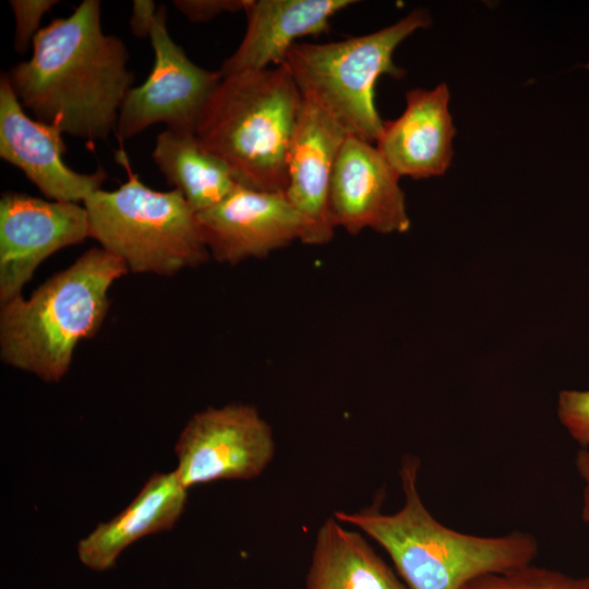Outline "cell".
Masks as SVG:
<instances>
[{
    "label": "cell",
    "mask_w": 589,
    "mask_h": 589,
    "mask_svg": "<svg viewBox=\"0 0 589 589\" xmlns=\"http://www.w3.org/2000/svg\"><path fill=\"white\" fill-rule=\"evenodd\" d=\"M129 59L124 43L104 33L100 2L84 0L69 16L40 28L31 58L7 76L33 118L93 142L116 132L135 79Z\"/></svg>",
    "instance_id": "obj_1"
},
{
    "label": "cell",
    "mask_w": 589,
    "mask_h": 589,
    "mask_svg": "<svg viewBox=\"0 0 589 589\" xmlns=\"http://www.w3.org/2000/svg\"><path fill=\"white\" fill-rule=\"evenodd\" d=\"M419 470L417 457L402 459L404 504L399 510L385 514L371 506L334 515L377 542L408 589H461L479 576L532 563L539 546L529 532L483 537L456 531L436 520L421 500Z\"/></svg>",
    "instance_id": "obj_2"
},
{
    "label": "cell",
    "mask_w": 589,
    "mask_h": 589,
    "mask_svg": "<svg viewBox=\"0 0 589 589\" xmlns=\"http://www.w3.org/2000/svg\"><path fill=\"white\" fill-rule=\"evenodd\" d=\"M129 271L101 248L41 284L29 298L1 304L0 358L12 368L58 383L77 345L92 338L109 311V290Z\"/></svg>",
    "instance_id": "obj_3"
},
{
    "label": "cell",
    "mask_w": 589,
    "mask_h": 589,
    "mask_svg": "<svg viewBox=\"0 0 589 589\" xmlns=\"http://www.w3.org/2000/svg\"><path fill=\"white\" fill-rule=\"evenodd\" d=\"M303 97L284 64L221 76L195 129L237 182L284 194L287 157Z\"/></svg>",
    "instance_id": "obj_4"
},
{
    "label": "cell",
    "mask_w": 589,
    "mask_h": 589,
    "mask_svg": "<svg viewBox=\"0 0 589 589\" xmlns=\"http://www.w3.org/2000/svg\"><path fill=\"white\" fill-rule=\"evenodd\" d=\"M424 9H416L376 32L324 44L297 43L284 62L303 98L336 121L348 135L375 144L384 121L374 97L382 75L399 79L396 48L414 32L431 24Z\"/></svg>",
    "instance_id": "obj_5"
},
{
    "label": "cell",
    "mask_w": 589,
    "mask_h": 589,
    "mask_svg": "<svg viewBox=\"0 0 589 589\" xmlns=\"http://www.w3.org/2000/svg\"><path fill=\"white\" fill-rule=\"evenodd\" d=\"M117 153L128 180L112 191L99 189L83 202L89 238L133 273L172 276L205 263L209 253L196 214L182 194L147 187L125 154Z\"/></svg>",
    "instance_id": "obj_6"
},
{
    "label": "cell",
    "mask_w": 589,
    "mask_h": 589,
    "mask_svg": "<svg viewBox=\"0 0 589 589\" xmlns=\"http://www.w3.org/2000/svg\"><path fill=\"white\" fill-rule=\"evenodd\" d=\"M175 472L189 490L218 480L259 477L275 454L273 432L247 404L208 407L187 422L175 446Z\"/></svg>",
    "instance_id": "obj_7"
},
{
    "label": "cell",
    "mask_w": 589,
    "mask_h": 589,
    "mask_svg": "<svg viewBox=\"0 0 589 589\" xmlns=\"http://www.w3.org/2000/svg\"><path fill=\"white\" fill-rule=\"evenodd\" d=\"M167 10L159 5L151 32L154 64L143 84L132 87L120 108L116 135L131 139L156 123L166 129L194 132L215 87L219 71L192 62L167 29Z\"/></svg>",
    "instance_id": "obj_8"
},
{
    "label": "cell",
    "mask_w": 589,
    "mask_h": 589,
    "mask_svg": "<svg viewBox=\"0 0 589 589\" xmlns=\"http://www.w3.org/2000/svg\"><path fill=\"white\" fill-rule=\"evenodd\" d=\"M89 238L84 205L5 192L0 200V304L22 294L37 267Z\"/></svg>",
    "instance_id": "obj_9"
},
{
    "label": "cell",
    "mask_w": 589,
    "mask_h": 589,
    "mask_svg": "<svg viewBox=\"0 0 589 589\" xmlns=\"http://www.w3.org/2000/svg\"><path fill=\"white\" fill-rule=\"evenodd\" d=\"M399 180L375 144L348 135L330 180L333 227L353 236L365 229L385 235L407 232L411 221Z\"/></svg>",
    "instance_id": "obj_10"
},
{
    "label": "cell",
    "mask_w": 589,
    "mask_h": 589,
    "mask_svg": "<svg viewBox=\"0 0 589 589\" xmlns=\"http://www.w3.org/2000/svg\"><path fill=\"white\" fill-rule=\"evenodd\" d=\"M196 218L209 256L229 265L266 257L304 236L302 220L284 194L241 185Z\"/></svg>",
    "instance_id": "obj_11"
},
{
    "label": "cell",
    "mask_w": 589,
    "mask_h": 589,
    "mask_svg": "<svg viewBox=\"0 0 589 589\" xmlns=\"http://www.w3.org/2000/svg\"><path fill=\"white\" fill-rule=\"evenodd\" d=\"M62 132L28 116L13 92L7 73L0 77V157L17 167L50 201L84 202L101 189L103 169L82 173L63 160Z\"/></svg>",
    "instance_id": "obj_12"
},
{
    "label": "cell",
    "mask_w": 589,
    "mask_h": 589,
    "mask_svg": "<svg viewBox=\"0 0 589 589\" xmlns=\"http://www.w3.org/2000/svg\"><path fill=\"white\" fill-rule=\"evenodd\" d=\"M347 132L317 105L303 98L287 157L284 193L304 227L302 243H328L335 228L329 216V187Z\"/></svg>",
    "instance_id": "obj_13"
},
{
    "label": "cell",
    "mask_w": 589,
    "mask_h": 589,
    "mask_svg": "<svg viewBox=\"0 0 589 589\" xmlns=\"http://www.w3.org/2000/svg\"><path fill=\"white\" fill-rule=\"evenodd\" d=\"M449 98L445 83L410 89L402 113L384 121L375 145L399 178L429 179L448 169L456 135Z\"/></svg>",
    "instance_id": "obj_14"
},
{
    "label": "cell",
    "mask_w": 589,
    "mask_h": 589,
    "mask_svg": "<svg viewBox=\"0 0 589 589\" xmlns=\"http://www.w3.org/2000/svg\"><path fill=\"white\" fill-rule=\"evenodd\" d=\"M354 3L353 0H249L244 36L223 62L220 75L281 64L298 39L327 33L332 17Z\"/></svg>",
    "instance_id": "obj_15"
},
{
    "label": "cell",
    "mask_w": 589,
    "mask_h": 589,
    "mask_svg": "<svg viewBox=\"0 0 589 589\" xmlns=\"http://www.w3.org/2000/svg\"><path fill=\"white\" fill-rule=\"evenodd\" d=\"M187 500L188 490L175 470L155 472L127 507L80 540L79 558L92 569L112 567L121 552L135 541L171 529L182 515Z\"/></svg>",
    "instance_id": "obj_16"
},
{
    "label": "cell",
    "mask_w": 589,
    "mask_h": 589,
    "mask_svg": "<svg viewBox=\"0 0 589 589\" xmlns=\"http://www.w3.org/2000/svg\"><path fill=\"white\" fill-rule=\"evenodd\" d=\"M304 589H408L357 531L335 517L320 527Z\"/></svg>",
    "instance_id": "obj_17"
},
{
    "label": "cell",
    "mask_w": 589,
    "mask_h": 589,
    "mask_svg": "<svg viewBox=\"0 0 589 589\" xmlns=\"http://www.w3.org/2000/svg\"><path fill=\"white\" fill-rule=\"evenodd\" d=\"M152 157L195 214L216 206L240 185L230 168L194 132L165 129L156 137Z\"/></svg>",
    "instance_id": "obj_18"
},
{
    "label": "cell",
    "mask_w": 589,
    "mask_h": 589,
    "mask_svg": "<svg viewBox=\"0 0 589 589\" xmlns=\"http://www.w3.org/2000/svg\"><path fill=\"white\" fill-rule=\"evenodd\" d=\"M461 589H589V576L574 577L528 564L501 573H490L467 582Z\"/></svg>",
    "instance_id": "obj_19"
},
{
    "label": "cell",
    "mask_w": 589,
    "mask_h": 589,
    "mask_svg": "<svg viewBox=\"0 0 589 589\" xmlns=\"http://www.w3.org/2000/svg\"><path fill=\"white\" fill-rule=\"evenodd\" d=\"M57 0H11L10 7L15 21L14 49L23 55L33 45L39 24L46 12L50 11Z\"/></svg>",
    "instance_id": "obj_20"
},
{
    "label": "cell",
    "mask_w": 589,
    "mask_h": 589,
    "mask_svg": "<svg viewBox=\"0 0 589 589\" xmlns=\"http://www.w3.org/2000/svg\"><path fill=\"white\" fill-rule=\"evenodd\" d=\"M557 417L575 441L582 447L589 446V390H562Z\"/></svg>",
    "instance_id": "obj_21"
},
{
    "label": "cell",
    "mask_w": 589,
    "mask_h": 589,
    "mask_svg": "<svg viewBox=\"0 0 589 589\" xmlns=\"http://www.w3.org/2000/svg\"><path fill=\"white\" fill-rule=\"evenodd\" d=\"M249 0H175L172 4L192 23H206L223 13L245 10Z\"/></svg>",
    "instance_id": "obj_22"
},
{
    "label": "cell",
    "mask_w": 589,
    "mask_h": 589,
    "mask_svg": "<svg viewBox=\"0 0 589 589\" xmlns=\"http://www.w3.org/2000/svg\"><path fill=\"white\" fill-rule=\"evenodd\" d=\"M156 4L152 0H135L132 4V15L130 19V28L134 36L147 38L157 15Z\"/></svg>",
    "instance_id": "obj_23"
},
{
    "label": "cell",
    "mask_w": 589,
    "mask_h": 589,
    "mask_svg": "<svg viewBox=\"0 0 589 589\" xmlns=\"http://www.w3.org/2000/svg\"><path fill=\"white\" fill-rule=\"evenodd\" d=\"M575 465L584 482L581 518L589 524V446L578 452Z\"/></svg>",
    "instance_id": "obj_24"
}]
</instances>
